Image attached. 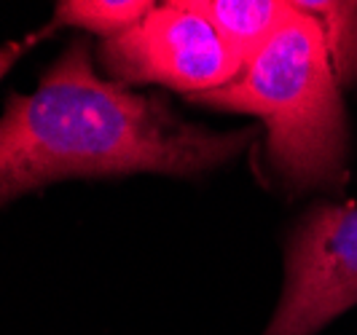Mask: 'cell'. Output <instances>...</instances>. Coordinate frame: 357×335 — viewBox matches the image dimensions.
Instances as JSON below:
<instances>
[{"label": "cell", "mask_w": 357, "mask_h": 335, "mask_svg": "<svg viewBox=\"0 0 357 335\" xmlns=\"http://www.w3.org/2000/svg\"><path fill=\"white\" fill-rule=\"evenodd\" d=\"M156 6L159 0H54L52 17L36 33L40 40L62 30H81L86 36L110 38L140 22Z\"/></svg>", "instance_id": "6"}, {"label": "cell", "mask_w": 357, "mask_h": 335, "mask_svg": "<svg viewBox=\"0 0 357 335\" xmlns=\"http://www.w3.org/2000/svg\"><path fill=\"white\" fill-rule=\"evenodd\" d=\"M38 43H40V36H38V33H30V36H24V38H14V40L0 43V84L6 81V75L14 70L27 54L36 49Z\"/></svg>", "instance_id": "8"}, {"label": "cell", "mask_w": 357, "mask_h": 335, "mask_svg": "<svg viewBox=\"0 0 357 335\" xmlns=\"http://www.w3.org/2000/svg\"><path fill=\"white\" fill-rule=\"evenodd\" d=\"M320 24L341 86L357 84V0H293Z\"/></svg>", "instance_id": "7"}, {"label": "cell", "mask_w": 357, "mask_h": 335, "mask_svg": "<svg viewBox=\"0 0 357 335\" xmlns=\"http://www.w3.org/2000/svg\"><path fill=\"white\" fill-rule=\"evenodd\" d=\"M339 78L320 24L293 14L231 84L191 102L250 113L266 126V164L290 194L333 191L347 177L349 134Z\"/></svg>", "instance_id": "2"}, {"label": "cell", "mask_w": 357, "mask_h": 335, "mask_svg": "<svg viewBox=\"0 0 357 335\" xmlns=\"http://www.w3.org/2000/svg\"><path fill=\"white\" fill-rule=\"evenodd\" d=\"M357 303V207L317 204L290 231L285 284L264 335H314Z\"/></svg>", "instance_id": "4"}, {"label": "cell", "mask_w": 357, "mask_h": 335, "mask_svg": "<svg viewBox=\"0 0 357 335\" xmlns=\"http://www.w3.org/2000/svg\"><path fill=\"white\" fill-rule=\"evenodd\" d=\"M161 3H172V6H183V8H199V11H204L210 0H161Z\"/></svg>", "instance_id": "9"}, {"label": "cell", "mask_w": 357, "mask_h": 335, "mask_svg": "<svg viewBox=\"0 0 357 335\" xmlns=\"http://www.w3.org/2000/svg\"><path fill=\"white\" fill-rule=\"evenodd\" d=\"M255 140V129L215 132L156 94L107 81L89 38L78 36L30 94L0 113V210L65 180L213 175Z\"/></svg>", "instance_id": "1"}, {"label": "cell", "mask_w": 357, "mask_h": 335, "mask_svg": "<svg viewBox=\"0 0 357 335\" xmlns=\"http://www.w3.org/2000/svg\"><path fill=\"white\" fill-rule=\"evenodd\" d=\"M204 14L245 62L296 11L293 0H210Z\"/></svg>", "instance_id": "5"}, {"label": "cell", "mask_w": 357, "mask_h": 335, "mask_svg": "<svg viewBox=\"0 0 357 335\" xmlns=\"http://www.w3.org/2000/svg\"><path fill=\"white\" fill-rule=\"evenodd\" d=\"M97 68L121 86H167L185 97L213 91L242 72L245 59L199 8L159 3L140 22L94 46Z\"/></svg>", "instance_id": "3"}]
</instances>
